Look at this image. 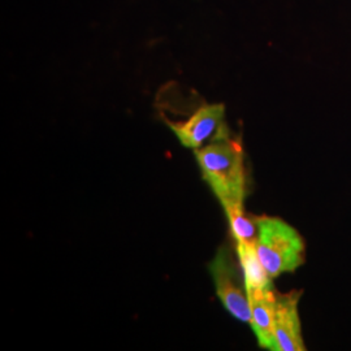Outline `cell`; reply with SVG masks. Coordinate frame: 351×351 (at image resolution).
I'll list each match as a JSON object with an SVG mask.
<instances>
[{
    "instance_id": "obj_8",
    "label": "cell",
    "mask_w": 351,
    "mask_h": 351,
    "mask_svg": "<svg viewBox=\"0 0 351 351\" xmlns=\"http://www.w3.org/2000/svg\"><path fill=\"white\" fill-rule=\"evenodd\" d=\"M224 211L236 243L255 245L258 239V217L246 213L243 204L226 207Z\"/></svg>"
},
{
    "instance_id": "obj_6",
    "label": "cell",
    "mask_w": 351,
    "mask_h": 351,
    "mask_svg": "<svg viewBox=\"0 0 351 351\" xmlns=\"http://www.w3.org/2000/svg\"><path fill=\"white\" fill-rule=\"evenodd\" d=\"M250 301V326L261 348L276 351L275 307L277 293L274 288H246Z\"/></svg>"
},
{
    "instance_id": "obj_3",
    "label": "cell",
    "mask_w": 351,
    "mask_h": 351,
    "mask_svg": "<svg viewBox=\"0 0 351 351\" xmlns=\"http://www.w3.org/2000/svg\"><path fill=\"white\" fill-rule=\"evenodd\" d=\"M168 126L178 142L193 151L206 146V143L230 137L223 104H203L186 120L180 123L168 121Z\"/></svg>"
},
{
    "instance_id": "obj_2",
    "label": "cell",
    "mask_w": 351,
    "mask_h": 351,
    "mask_svg": "<svg viewBox=\"0 0 351 351\" xmlns=\"http://www.w3.org/2000/svg\"><path fill=\"white\" fill-rule=\"evenodd\" d=\"M256 254L272 278L294 272L304 261V242L300 233L278 217L258 216Z\"/></svg>"
},
{
    "instance_id": "obj_4",
    "label": "cell",
    "mask_w": 351,
    "mask_h": 351,
    "mask_svg": "<svg viewBox=\"0 0 351 351\" xmlns=\"http://www.w3.org/2000/svg\"><path fill=\"white\" fill-rule=\"evenodd\" d=\"M210 272L216 294L226 311L243 323H250V301L245 280L243 282L239 281V268L226 247L217 251L210 264Z\"/></svg>"
},
{
    "instance_id": "obj_5",
    "label": "cell",
    "mask_w": 351,
    "mask_h": 351,
    "mask_svg": "<svg viewBox=\"0 0 351 351\" xmlns=\"http://www.w3.org/2000/svg\"><path fill=\"white\" fill-rule=\"evenodd\" d=\"M301 291H290L276 295L275 307V339L276 351H304L298 302Z\"/></svg>"
},
{
    "instance_id": "obj_7",
    "label": "cell",
    "mask_w": 351,
    "mask_h": 351,
    "mask_svg": "<svg viewBox=\"0 0 351 351\" xmlns=\"http://www.w3.org/2000/svg\"><path fill=\"white\" fill-rule=\"evenodd\" d=\"M237 255L246 288H272V277L261 263L255 245L237 243Z\"/></svg>"
},
{
    "instance_id": "obj_1",
    "label": "cell",
    "mask_w": 351,
    "mask_h": 351,
    "mask_svg": "<svg viewBox=\"0 0 351 351\" xmlns=\"http://www.w3.org/2000/svg\"><path fill=\"white\" fill-rule=\"evenodd\" d=\"M203 180L221 203L223 208L243 204L246 198L245 151L237 139L213 141L194 150Z\"/></svg>"
}]
</instances>
